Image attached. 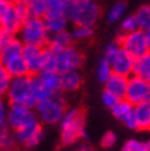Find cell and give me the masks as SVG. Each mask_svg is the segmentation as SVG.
<instances>
[{
	"label": "cell",
	"instance_id": "4",
	"mask_svg": "<svg viewBox=\"0 0 150 151\" xmlns=\"http://www.w3.org/2000/svg\"><path fill=\"white\" fill-rule=\"evenodd\" d=\"M17 37L25 44V45H39V47H47L50 33L47 30L44 18L29 15L24 21Z\"/></svg>",
	"mask_w": 150,
	"mask_h": 151
},
{
	"label": "cell",
	"instance_id": "5",
	"mask_svg": "<svg viewBox=\"0 0 150 151\" xmlns=\"http://www.w3.org/2000/svg\"><path fill=\"white\" fill-rule=\"evenodd\" d=\"M66 110V103L59 93L51 96L43 102H39L35 106L37 119L43 125H59Z\"/></svg>",
	"mask_w": 150,
	"mask_h": 151
},
{
	"label": "cell",
	"instance_id": "25",
	"mask_svg": "<svg viewBox=\"0 0 150 151\" xmlns=\"http://www.w3.org/2000/svg\"><path fill=\"white\" fill-rule=\"evenodd\" d=\"M18 146L14 136V132L7 127H0V151H8V150H14Z\"/></svg>",
	"mask_w": 150,
	"mask_h": 151
},
{
	"label": "cell",
	"instance_id": "22",
	"mask_svg": "<svg viewBox=\"0 0 150 151\" xmlns=\"http://www.w3.org/2000/svg\"><path fill=\"white\" fill-rule=\"evenodd\" d=\"M128 4L125 0H117L112 4L106 12V21L109 24H117L127 15Z\"/></svg>",
	"mask_w": 150,
	"mask_h": 151
},
{
	"label": "cell",
	"instance_id": "34",
	"mask_svg": "<svg viewBox=\"0 0 150 151\" xmlns=\"http://www.w3.org/2000/svg\"><path fill=\"white\" fill-rule=\"evenodd\" d=\"M101 102H102V104L107 109V110H112V109L120 102V98L116 96L114 93H112V92L103 89V92L101 93Z\"/></svg>",
	"mask_w": 150,
	"mask_h": 151
},
{
	"label": "cell",
	"instance_id": "37",
	"mask_svg": "<svg viewBox=\"0 0 150 151\" xmlns=\"http://www.w3.org/2000/svg\"><path fill=\"white\" fill-rule=\"evenodd\" d=\"M120 43L116 40V41H110V43H107L106 45H105V48H103V58H106L109 62H110L113 58H114V55L119 52L120 50Z\"/></svg>",
	"mask_w": 150,
	"mask_h": 151
},
{
	"label": "cell",
	"instance_id": "2",
	"mask_svg": "<svg viewBox=\"0 0 150 151\" xmlns=\"http://www.w3.org/2000/svg\"><path fill=\"white\" fill-rule=\"evenodd\" d=\"M59 136L65 147H70L86 137V114L80 107L66 110L59 122Z\"/></svg>",
	"mask_w": 150,
	"mask_h": 151
},
{
	"label": "cell",
	"instance_id": "8",
	"mask_svg": "<svg viewBox=\"0 0 150 151\" xmlns=\"http://www.w3.org/2000/svg\"><path fill=\"white\" fill-rule=\"evenodd\" d=\"M117 41L120 43V47L124 48L128 54L134 56L135 59L145 55L149 51L146 33L142 29H138V30L130 33H120Z\"/></svg>",
	"mask_w": 150,
	"mask_h": 151
},
{
	"label": "cell",
	"instance_id": "21",
	"mask_svg": "<svg viewBox=\"0 0 150 151\" xmlns=\"http://www.w3.org/2000/svg\"><path fill=\"white\" fill-rule=\"evenodd\" d=\"M24 45L25 44L22 43L18 37H15L11 43H8L6 47L1 48V50H0V65L4 63V62H7V60L11 59V58L22 55Z\"/></svg>",
	"mask_w": 150,
	"mask_h": 151
},
{
	"label": "cell",
	"instance_id": "31",
	"mask_svg": "<svg viewBox=\"0 0 150 151\" xmlns=\"http://www.w3.org/2000/svg\"><path fill=\"white\" fill-rule=\"evenodd\" d=\"M119 24H120V33H130L139 29L138 21H136L134 14H127Z\"/></svg>",
	"mask_w": 150,
	"mask_h": 151
},
{
	"label": "cell",
	"instance_id": "12",
	"mask_svg": "<svg viewBox=\"0 0 150 151\" xmlns=\"http://www.w3.org/2000/svg\"><path fill=\"white\" fill-rule=\"evenodd\" d=\"M110 65L113 69V73H116V74L124 76V77L134 76L135 58L131 54H128L124 48H120L119 52L114 55V58L110 60Z\"/></svg>",
	"mask_w": 150,
	"mask_h": 151
},
{
	"label": "cell",
	"instance_id": "16",
	"mask_svg": "<svg viewBox=\"0 0 150 151\" xmlns=\"http://www.w3.org/2000/svg\"><path fill=\"white\" fill-rule=\"evenodd\" d=\"M128 78L130 77H124V76L113 73L109 77V80L103 84L105 89L112 92V93H114L116 96H119L120 99H124L127 93V87H128Z\"/></svg>",
	"mask_w": 150,
	"mask_h": 151
},
{
	"label": "cell",
	"instance_id": "20",
	"mask_svg": "<svg viewBox=\"0 0 150 151\" xmlns=\"http://www.w3.org/2000/svg\"><path fill=\"white\" fill-rule=\"evenodd\" d=\"M32 95H33V99H35L36 104H37L39 102H43V100L54 96L55 93L41 81L39 76L36 74L32 76Z\"/></svg>",
	"mask_w": 150,
	"mask_h": 151
},
{
	"label": "cell",
	"instance_id": "27",
	"mask_svg": "<svg viewBox=\"0 0 150 151\" xmlns=\"http://www.w3.org/2000/svg\"><path fill=\"white\" fill-rule=\"evenodd\" d=\"M113 74V69H112L110 62L106 58H99L96 68H95V77L101 84H105L109 80V77Z\"/></svg>",
	"mask_w": 150,
	"mask_h": 151
},
{
	"label": "cell",
	"instance_id": "15",
	"mask_svg": "<svg viewBox=\"0 0 150 151\" xmlns=\"http://www.w3.org/2000/svg\"><path fill=\"white\" fill-rule=\"evenodd\" d=\"M25 19H26V18L17 10L15 6H12L10 12L4 17L3 19L0 21V28L6 29V30L14 33V35H18V32H20V29H21V26H22Z\"/></svg>",
	"mask_w": 150,
	"mask_h": 151
},
{
	"label": "cell",
	"instance_id": "9",
	"mask_svg": "<svg viewBox=\"0 0 150 151\" xmlns=\"http://www.w3.org/2000/svg\"><path fill=\"white\" fill-rule=\"evenodd\" d=\"M14 136H15L18 146H22V147L26 148H33L36 146H39L40 142L43 140L44 136L43 124L40 122L39 119H36L33 122L28 124L26 127L15 131Z\"/></svg>",
	"mask_w": 150,
	"mask_h": 151
},
{
	"label": "cell",
	"instance_id": "14",
	"mask_svg": "<svg viewBox=\"0 0 150 151\" xmlns=\"http://www.w3.org/2000/svg\"><path fill=\"white\" fill-rule=\"evenodd\" d=\"M134 109L135 106L127 99H120V102L112 109L110 111L119 122L124 124L128 129L131 128L132 119H134Z\"/></svg>",
	"mask_w": 150,
	"mask_h": 151
},
{
	"label": "cell",
	"instance_id": "43",
	"mask_svg": "<svg viewBox=\"0 0 150 151\" xmlns=\"http://www.w3.org/2000/svg\"><path fill=\"white\" fill-rule=\"evenodd\" d=\"M147 81H149V83H150V77H149V78H147Z\"/></svg>",
	"mask_w": 150,
	"mask_h": 151
},
{
	"label": "cell",
	"instance_id": "33",
	"mask_svg": "<svg viewBox=\"0 0 150 151\" xmlns=\"http://www.w3.org/2000/svg\"><path fill=\"white\" fill-rule=\"evenodd\" d=\"M11 80H12V77L10 76V73L6 70V68H4L3 65H0V99H4L7 96Z\"/></svg>",
	"mask_w": 150,
	"mask_h": 151
},
{
	"label": "cell",
	"instance_id": "11",
	"mask_svg": "<svg viewBox=\"0 0 150 151\" xmlns=\"http://www.w3.org/2000/svg\"><path fill=\"white\" fill-rule=\"evenodd\" d=\"M44 52H46V47L24 45L22 56L28 65L30 76H36L44 70Z\"/></svg>",
	"mask_w": 150,
	"mask_h": 151
},
{
	"label": "cell",
	"instance_id": "39",
	"mask_svg": "<svg viewBox=\"0 0 150 151\" xmlns=\"http://www.w3.org/2000/svg\"><path fill=\"white\" fill-rule=\"evenodd\" d=\"M14 6V0H0V21L7 15Z\"/></svg>",
	"mask_w": 150,
	"mask_h": 151
},
{
	"label": "cell",
	"instance_id": "23",
	"mask_svg": "<svg viewBox=\"0 0 150 151\" xmlns=\"http://www.w3.org/2000/svg\"><path fill=\"white\" fill-rule=\"evenodd\" d=\"M37 76L55 95L62 92V89H61V73L55 72V70H43Z\"/></svg>",
	"mask_w": 150,
	"mask_h": 151
},
{
	"label": "cell",
	"instance_id": "29",
	"mask_svg": "<svg viewBox=\"0 0 150 151\" xmlns=\"http://www.w3.org/2000/svg\"><path fill=\"white\" fill-rule=\"evenodd\" d=\"M135 18L138 21V26L142 30H147L150 28V4H143L135 11Z\"/></svg>",
	"mask_w": 150,
	"mask_h": 151
},
{
	"label": "cell",
	"instance_id": "40",
	"mask_svg": "<svg viewBox=\"0 0 150 151\" xmlns=\"http://www.w3.org/2000/svg\"><path fill=\"white\" fill-rule=\"evenodd\" d=\"M7 113H8V104L4 99H0V127L7 125Z\"/></svg>",
	"mask_w": 150,
	"mask_h": 151
},
{
	"label": "cell",
	"instance_id": "41",
	"mask_svg": "<svg viewBox=\"0 0 150 151\" xmlns=\"http://www.w3.org/2000/svg\"><path fill=\"white\" fill-rule=\"evenodd\" d=\"M145 33H146V39H147V45H149V51H150V28L147 29V30H145Z\"/></svg>",
	"mask_w": 150,
	"mask_h": 151
},
{
	"label": "cell",
	"instance_id": "26",
	"mask_svg": "<svg viewBox=\"0 0 150 151\" xmlns=\"http://www.w3.org/2000/svg\"><path fill=\"white\" fill-rule=\"evenodd\" d=\"M134 76H139L146 80L150 77V51L135 59Z\"/></svg>",
	"mask_w": 150,
	"mask_h": 151
},
{
	"label": "cell",
	"instance_id": "36",
	"mask_svg": "<svg viewBox=\"0 0 150 151\" xmlns=\"http://www.w3.org/2000/svg\"><path fill=\"white\" fill-rule=\"evenodd\" d=\"M117 144V135L114 132L107 131L105 132L101 137V147L105 148V150H109V148H113Z\"/></svg>",
	"mask_w": 150,
	"mask_h": 151
},
{
	"label": "cell",
	"instance_id": "19",
	"mask_svg": "<svg viewBox=\"0 0 150 151\" xmlns=\"http://www.w3.org/2000/svg\"><path fill=\"white\" fill-rule=\"evenodd\" d=\"M6 68L10 76L12 78L14 77H24V76H30V72H29V68L26 62H25L24 56L20 55V56H15V58H11L8 59L7 62L1 63Z\"/></svg>",
	"mask_w": 150,
	"mask_h": 151
},
{
	"label": "cell",
	"instance_id": "45",
	"mask_svg": "<svg viewBox=\"0 0 150 151\" xmlns=\"http://www.w3.org/2000/svg\"><path fill=\"white\" fill-rule=\"evenodd\" d=\"M147 143H149V144H150V140H149V142H147Z\"/></svg>",
	"mask_w": 150,
	"mask_h": 151
},
{
	"label": "cell",
	"instance_id": "13",
	"mask_svg": "<svg viewBox=\"0 0 150 151\" xmlns=\"http://www.w3.org/2000/svg\"><path fill=\"white\" fill-rule=\"evenodd\" d=\"M131 131H150V102H145L135 106Z\"/></svg>",
	"mask_w": 150,
	"mask_h": 151
},
{
	"label": "cell",
	"instance_id": "17",
	"mask_svg": "<svg viewBox=\"0 0 150 151\" xmlns=\"http://www.w3.org/2000/svg\"><path fill=\"white\" fill-rule=\"evenodd\" d=\"M44 22H46L47 30L51 36V35H57V33L67 30L69 18L66 14H47L44 17Z\"/></svg>",
	"mask_w": 150,
	"mask_h": 151
},
{
	"label": "cell",
	"instance_id": "7",
	"mask_svg": "<svg viewBox=\"0 0 150 151\" xmlns=\"http://www.w3.org/2000/svg\"><path fill=\"white\" fill-rule=\"evenodd\" d=\"M37 119L35 109L26 104L18 103H8V113H7V127L12 132L18 131L21 128L26 127L28 124Z\"/></svg>",
	"mask_w": 150,
	"mask_h": 151
},
{
	"label": "cell",
	"instance_id": "44",
	"mask_svg": "<svg viewBox=\"0 0 150 151\" xmlns=\"http://www.w3.org/2000/svg\"><path fill=\"white\" fill-rule=\"evenodd\" d=\"M63 1H69V0H63Z\"/></svg>",
	"mask_w": 150,
	"mask_h": 151
},
{
	"label": "cell",
	"instance_id": "24",
	"mask_svg": "<svg viewBox=\"0 0 150 151\" xmlns=\"http://www.w3.org/2000/svg\"><path fill=\"white\" fill-rule=\"evenodd\" d=\"M72 44H73V39H72L70 32L65 30V32L57 33V35H51L50 40H48L47 47L52 48V50H59V48L69 47Z\"/></svg>",
	"mask_w": 150,
	"mask_h": 151
},
{
	"label": "cell",
	"instance_id": "32",
	"mask_svg": "<svg viewBox=\"0 0 150 151\" xmlns=\"http://www.w3.org/2000/svg\"><path fill=\"white\" fill-rule=\"evenodd\" d=\"M120 151H150V144L138 139H128Z\"/></svg>",
	"mask_w": 150,
	"mask_h": 151
},
{
	"label": "cell",
	"instance_id": "28",
	"mask_svg": "<svg viewBox=\"0 0 150 151\" xmlns=\"http://www.w3.org/2000/svg\"><path fill=\"white\" fill-rule=\"evenodd\" d=\"M30 17L44 18L48 11V0H25Z\"/></svg>",
	"mask_w": 150,
	"mask_h": 151
},
{
	"label": "cell",
	"instance_id": "10",
	"mask_svg": "<svg viewBox=\"0 0 150 151\" xmlns=\"http://www.w3.org/2000/svg\"><path fill=\"white\" fill-rule=\"evenodd\" d=\"M124 99L131 102L134 106L150 102V83L139 76H131L128 78V87Z\"/></svg>",
	"mask_w": 150,
	"mask_h": 151
},
{
	"label": "cell",
	"instance_id": "1",
	"mask_svg": "<svg viewBox=\"0 0 150 151\" xmlns=\"http://www.w3.org/2000/svg\"><path fill=\"white\" fill-rule=\"evenodd\" d=\"M83 63L84 54L73 44L59 50L46 47L44 70H55L58 73H65L69 70H79Z\"/></svg>",
	"mask_w": 150,
	"mask_h": 151
},
{
	"label": "cell",
	"instance_id": "38",
	"mask_svg": "<svg viewBox=\"0 0 150 151\" xmlns=\"http://www.w3.org/2000/svg\"><path fill=\"white\" fill-rule=\"evenodd\" d=\"M15 37H17V35L8 32V30H6L3 28H0V50L3 47H6L8 43H11Z\"/></svg>",
	"mask_w": 150,
	"mask_h": 151
},
{
	"label": "cell",
	"instance_id": "35",
	"mask_svg": "<svg viewBox=\"0 0 150 151\" xmlns=\"http://www.w3.org/2000/svg\"><path fill=\"white\" fill-rule=\"evenodd\" d=\"M66 6L67 1H63V0H48L47 14H66Z\"/></svg>",
	"mask_w": 150,
	"mask_h": 151
},
{
	"label": "cell",
	"instance_id": "3",
	"mask_svg": "<svg viewBox=\"0 0 150 151\" xmlns=\"http://www.w3.org/2000/svg\"><path fill=\"white\" fill-rule=\"evenodd\" d=\"M66 15L75 26L94 28L102 15V8L98 0H69Z\"/></svg>",
	"mask_w": 150,
	"mask_h": 151
},
{
	"label": "cell",
	"instance_id": "42",
	"mask_svg": "<svg viewBox=\"0 0 150 151\" xmlns=\"http://www.w3.org/2000/svg\"><path fill=\"white\" fill-rule=\"evenodd\" d=\"M76 151H92V148L90 146H81L79 150H76Z\"/></svg>",
	"mask_w": 150,
	"mask_h": 151
},
{
	"label": "cell",
	"instance_id": "6",
	"mask_svg": "<svg viewBox=\"0 0 150 151\" xmlns=\"http://www.w3.org/2000/svg\"><path fill=\"white\" fill-rule=\"evenodd\" d=\"M6 98H7L8 103L26 104L35 109L36 102L32 95V76L14 77L11 80Z\"/></svg>",
	"mask_w": 150,
	"mask_h": 151
},
{
	"label": "cell",
	"instance_id": "18",
	"mask_svg": "<svg viewBox=\"0 0 150 151\" xmlns=\"http://www.w3.org/2000/svg\"><path fill=\"white\" fill-rule=\"evenodd\" d=\"M83 84V77L79 70H69L61 73V89L62 92H76L79 91Z\"/></svg>",
	"mask_w": 150,
	"mask_h": 151
},
{
	"label": "cell",
	"instance_id": "30",
	"mask_svg": "<svg viewBox=\"0 0 150 151\" xmlns=\"http://www.w3.org/2000/svg\"><path fill=\"white\" fill-rule=\"evenodd\" d=\"M72 39L73 43H84L90 40L91 37L94 36V28L90 26H75L73 30H70Z\"/></svg>",
	"mask_w": 150,
	"mask_h": 151
}]
</instances>
